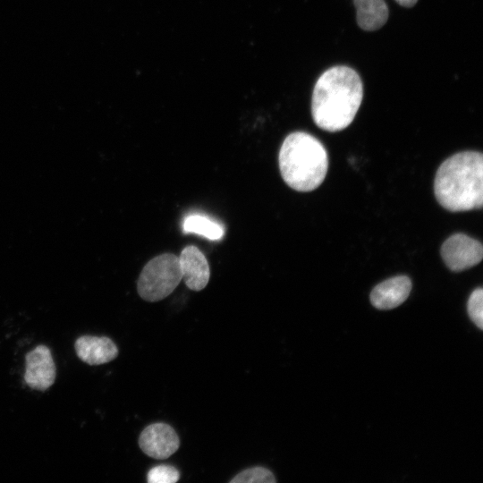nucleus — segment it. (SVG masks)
<instances>
[{
  "mask_svg": "<svg viewBox=\"0 0 483 483\" xmlns=\"http://www.w3.org/2000/svg\"><path fill=\"white\" fill-rule=\"evenodd\" d=\"M359 74L347 66H335L318 79L311 98V114L318 127L335 132L348 127L362 101Z\"/></svg>",
  "mask_w": 483,
  "mask_h": 483,
  "instance_id": "obj_1",
  "label": "nucleus"
},
{
  "mask_svg": "<svg viewBox=\"0 0 483 483\" xmlns=\"http://www.w3.org/2000/svg\"><path fill=\"white\" fill-rule=\"evenodd\" d=\"M434 192L452 212L479 209L483 205V156L463 151L445 159L436 171Z\"/></svg>",
  "mask_w": 483,
  "mask_h": 483,
  "instance_id": "obj_2",
  "label": "nucleus"
},
{
  "mask_svg": "<svg viewBox=\"0 0 483 483\" xmlns=\"http://www.w3.org/2000/svg\"><path fill=\"white\" fill-rule=\"evenodd\" d=\"M285 183L297 191H311L324 181L328 168L327 152L314 136L304 131L290 133L278 156Z\"/></svg>",
  "mask_w": 483,
  "mask_h": 483,
  "instance_id": "obj_3",
  "label": "nucleus"
},
{
  "mask_svg": "<svg viewBox=\"0 0 483 483\" xmlns=\"http://www.w3.org/2000/svg\"><path fill=\"white\" fill-rule=\"evenodd\" d=\"M182 279L179 258L164 253L145 265L137 282V291L144 301H158L170 295Z\"/></svg>",
  "mask_w": 483,
  "mask_h": 483,
  "instance_id": "obj_4",
  "label": "nucleus"
},
{
  "mask_svg": "<svg viewBox=\"0 0 483 483\" xmlns=\"http://www.w3.org/2000/svg\"><path fill=\"white\" fill-rule=\"evenodd\" d=\"M441 256L450 270L461 272L481 261L483 248L479 241L463 233H455L443 243Z\"/></svg>",
  "mask_w": 483,
  "mask_h": 483,
  "instance_id": "obj_5",
  "label": "nucleus"
},
{
  "mask_svg": "<svg viewBox=\"0 0 483 483\" xmlns=\"http://www.w3.org/2000/svg\"><path fill=\"white\" fill-rule=\"evenodd\" d=\"M139 445L148 456L165 460L174 454L180 446V438L168 424L157 422L147 426L140 435Z\"/></svg>",
  "mask_w": 483,
  "mask_h": 483,
  "instance_id": "obj_6",
  "label": "nucleus"
},
{
  "mask_svg": "<svg viewBox=\"0 0 483 483\" xmlns=\"http://www.w3.org/2000/svg\"><path fill=\"white\" fill-rule=\"evenodd\" d=\"M55 365L50 349L38 345L25 356L24 381L32 389L45 391L55 379Z\"/></svg>",
  "mask_w": 483,
  "mask_h": 483,
  "instance_id": "obj_7",
  "label": "nucleus"
},
{
  "mask_svg": "<svg viewBox=\"0 0 483 483\" xmlns=\"http://www.w3.org/2000/svg\"><path fill=\"white\" fill-rule=\"evenodd\" d=\"M178 258L186 286L196 292L203 290L209 281L210 269L202 251L193 245L186 246Z\"/></svg>",
  "mask_w": 483,
  "mask_h": 483,
  "instance_id": "obj_8",
  "label": "nucleus"
},
{
  "mask_svg": "<svg viewBox=\"0 0 483 483\" xmlns=\"http://www.w3.org/2000/svg\"><path fill=\"white\" fill-rule=\"evenodd\" d=\"M75 351L80 360L89 365H101L114 360L118 347L106 336L82 335L75 341Z\"/></svg>",
  "mask_w": 483,
  "mask_h": 483,
  "instance_id": "obj_9",
  "label": "nucleus"
},
{
  "mask_svg": "<svg viewBox=\"0 0 483 483\" xmlns=\"http://www.w3.org/2000/svg\"><path fill=\"white\" fill-rule=\"evenodd\" d=\"M411 290V281L408 276H394L374 287L370 293V301L378 309H392L406 301Z\"/></svg>",
  "mask_w": 483,
  "mask_h": 483,
  "instance_id": "obj_10",
  "label": "nucleus"
},
{
  "mask_svg": "<svg viewBox=\"0 0 483 483\" xmlns=\"http://www.w3.org/2000/svg\"><path fill=\"white\" fill-rule=\"evenodd\" d=\"M358 25L364 30L373 31L385 25L388 19V7L384 0H353Z\"/></svg>",
  "mask_w": 483,
  "mask_h": 483,
  "instance_id": "obj_11",
  "label": "nucleus"
},
{
  "mask_svg": "<svg viewBox=\"0 0 483 483\" xmlns=\"http://www.w3.org/2000/svg\"><path fill=\"white\" fill-rule=\"evenodd\" d=\"M182 229L185 233H197L212 241L220 240L225 233L222 225L199 214L186 216L183 220Z\"/></svg>",
  "mask_w": 483,
  "mask_h": 483,
  "instance_id": "obj_12",
  "label": "nucleus"
},
{
  "mask_svg": "<svg viewBox=\"0 0 483 483\" xmlns=\"http://www.w3.org/2000/svg\"><path fill=\"white\" fill-rule=\"evenodd\" d=\"M275 475L264 467H253L238 473L230 483H275Z\"/></svg>",
  "mask_w": 483,
  "mask_h": 483,
  "instance_id": "obj_13",
  "label": "nucleus"
},
{
  "mask_svg": "<svg viewBox=\"0 0 483 483\" xmlns=\"http://www.w3.org/2000/svg\"><path fill=\"white\" fill-rule=\"evenodd\" d=\"M179 479V470L175 467L167 464H161L151 468L147 475L148 483H174Z\"/></svg>",
  "mask_w": 483,
  "mask_h": 483,
  "instance_id": "obj_14",
  "label": "nucleus"
},
{
  "mask_svg": "<svg viewBox=\"0 0 483 483\" xmlns=\"http://www.w3.org/2000/svg\"><path fill=\"white\" fill-rule=\"evenodd\" d=\"M468 314L471 321L479 328L483 329V290L475 289L468 300Z\"/></svg>",
  "mask_w": 483,
  "mask_h": 483,
  "instance_id": "obj_15",
  "label": "nucleus"
},
{
  "mask_svg": "<svg viewBox=\"0 0 483 483\" xmlns=\"http://www.w3.org/2000/svg\"><path fill=\"white\" fill-rule=\"evenodd\" d=\"M400 5L404 7H412L418 0H395Z\"/></svg>",
  "mask_w": 483,
  "mask_h": 483,
  "instance_id": "obj_16",
  "label": "nucleus"
}]
</instances>
